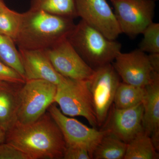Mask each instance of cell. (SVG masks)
I'll use <instances>...</instances> for the list:
<instances>
[{
    "mask_svg": "<svg viewBox=\"0 0 159 159\" xmlns=\"http://www.w3.org/2000/svg\"><path fill=\"white\" fill-rule=\"evenodd\" d=\"M139 49L143 52L159 53V24L152 22L145 29Z\"/></svg>",
    "mask_w": 159,
    "mask_h": 159,
    "instance_id": "7402d4cb",
    "label": "cell"
},
{
    "mask_svg": "<svg viewBox=\"0 0 159 159\" xmlns=\"http://www.w3.org/2000/svg\"><path fill=\"white\" fill-rule=\"evenodd\" d=\"M30 9L73 19L78 17L76 0H31Z\"/></svg>",
    "mask_w": 159,
    "mask_h": 159,
    "instance_id": "2e32d148",
    "label": "cell"
},
{
    "mask_svg": "<svg viewBox=\"0 0 159 159\" xmlns=\"http://www.w3.org/2000/svg\"><path fill=\"white\" fill-rule=\"evenodd\" d=\"M122 33L130 37L142 34L153 22L155 0H111Z\"/></svg>",
    "mask_w": 159,
    "mask_h": 159,
    "instance_id": "52a82bcc",
    "label": "cell"
},
{
    "mask_svg": "<svg viewBox=\"0 0 159 159\" xmlns=\"http://www.w3.org/2000/svg\"><path fill=\"white\" fill-rule=\"evenodd\" d=\"M87 81L98 126L104 125L113 104L120 78L111 64L95 69Z\"/></svg>",
    "mask_w": 159,
    "mask_h": 159,
    "instance_id": "8992f818",
    "label": "cell"
},
{
    "mask_svg": "<svg viewBox=\"0 0 159 159\" xmlns=\"http://www.w3.org/2000/svg\"><path fill=\"white\" fill-rule=\"evenodd\" d=\"M55 70L63 77L88 81L95 70L84 61L68 39L44 50Z\"/></svg>",
    "mask_w": 159,
    "mask_h": 159,
    "instance_id": "9c48e42d",
    "label": "cell"
},
{
    "mask_svg": "<svg viewBox=\"0 0 159 159\" xmlns=\"http://www.w3.org/2000/svg\"><path fill=\"white\" fill-rule=\"evenodd\" d=\"M0 81L24 84L26 81L17 71L0 61Z\"/></svg>",
    "mask_w": 159,
    "mask_h": 159,
    "instance_id": "603a6c76",
    "label": "cell"
},
{
    "mask_svg": "<svg viewBox=\"0 0 159 159\" xmlns=\"http://www.w3.org/2000/svg\"><path fill=\"white\" fill-rule=\"evenodd\" d=\"M6 6L5 0H0V9H3Z\"/></svg>",
    "mask_w": 159,
    "mask_h": 159,
    "instance_id": "f1b7e54d",
    "label": "cell"
},
{
    "mask_svg": "<svg viewBox=\"0 0 159 159\" xmlns=\"http://www.w3.org/2000/svg\"><path fill=\"white\" fill-rule=\"evenodd\" d=\"M0 61L17 71L25 80L19 51L16 48L15 43L10 37L1 34Z\"/></svg>",
    "mask_w": 159,
    "mask_h": 159,
    "instance_id": "ffe728a7",
    "label": "cell"
},
{
    "mask_svg": "<svg viewBox=\"0 0 159 159\" xmlns=\"http://www.w3.org/2000/svg\"><path fill=\"white\" fill-rule=\"evenodd\" d=\"M145 88L142 126L145 133L150 136L159 130V73L152 72L150 82Z\"/></svg>",
    "mask_w": 159,
    "mask_h": 159,
    "instance_id": "5bb4252c",
    "label": "cell"
},
{
    "mask_svg": "<svg viewBox=\"0 0 159 159\" xmlns=\"http://www.w3.org/2000/svg\"><path fill=\"white\" fill-rule=\"evenodd\" d=\"M159 155L144 130L128 142L124 159H157Z\"/></svg>",
    "mask_w": 159,
    "mask_h": 159,
    "instance_id": "e0dca14e",
    "label": "cell"
},
{
    "mask_svg": "<svg viewBox=\"0 0 159 159\" xmlns=\"http://www.w3.org/2000/svg\"><path fill=\"white\" fill-rule=\"evenodd\" d=\"M88 81H79L66 77L57 85L54 103L63 114L69 116H82L97 128V119Z\"/></svg>",
    "mask_w": 159,
    "mask_h": 159,
    "instance_id": "5b68a950",
    "label": "cell"
},
{
    "mask_svg": "<svg viewBox=\"0 0 159 159\" xmlns=\"http://www.w3.org/2000/svg\"><path fill=\"white\" fill-rule=\"evenodd\" d=\"M75 25L73 19L29 9L21 13L14 41L19 49L45 50L67 39Z\"/></svg>",
    "mask_w": 159,
    "mask_h": 159,
    "instance_id": "7a4b0ae2",
    "label": "cell"
},
{
    "mask_svg": "<svg viewBox=\"0 0 159 159\" xmlns=\"http://www.w3.org/2000/svg\"><path fill=\"white\" fill-rule=\"evenodd\" d=\"M0 159H30L25 153L11 144H0Z\"/></svg>",
    "mask_w": 159,
    "mask_h": 159,
    "instance_id": "cb8c5ba5",
    "label": "cell"
},
{
    "mask_svg": "<svg viewBox=\"0 0 159 159\" xmlns=\"http://www.w3.org/2000/svg\"><path fill=\"white\" fill-rule=\"evenodd\" d=\"M126 146V143L109 132L94 151L92 159H124Z\"/></svg>",
    "mask_w": 159,
    "mask_h": 159,
    "instance_id": "ac0fdd59",
    "label": "cell"
},
{
    "mask_svg": "<svg viewBox=\"0 0 159 159\" xmlns=\"http://www.w3.org/2000/svg\"><path fill=\"white\" fill-rule=\"evenodd\" d=\"M112 65L122 82L145 87L150 82L153 70L148 55L140 49L118 53Z\"/></svg>",
    "mask_w": 159,
    "mask_h": 159,
    "instance_id": "8fae6325",
    "label": "cell"
},
{
    "mask_svg": "<svg viewBox=\"0 0 159 159\" xmlns=\"http://www.w3.org/2000/svg\"><path fill=\"white\" fill-rule=\"evenodd\" d=\"M21 16V13L11 10L7 6L0 9V34L14 41L19 28Z\"/></svg>",
    "mask_w": 159,
    "mask_h": 159,
    "instance_id": "44dd1931",
    "label": "cell"
},
{
    "mask_svg": "<svg viewBox=\"0 0 159 159\" xmlns=\"http://www.w3.org/2000/svg\"><path fill=\"white\" fill-rule=\"evenodd\" d=\"M22 84L0 81V127L6 132L16 121L19 91Z\"/></svg>",
    "mask_w": 159,
    "mask_h": 159,
    "instance_id": "9a60e30c",
    "label": "cell"
},
{
    "mask_svg": "<svg viewBox=\"0 0 159 159\" xmlns=\"http://www.w3.org/2000/svg\"><path fill=\"white\" fill-rule=\"evenodd\" d=\"M6 131L0 127V144L6 141Z\"/></svg>",
    "mask_w": 159,
    "mask_h": 159,
    "instance_id": "83f0119b",
    "label": "cell"
},
{
    "mask_svg": "<svg viewBox=\"0 0 159 159\" xmlns=\"http://www.w3.org/2000/svg\"><path fill=\"white\" fill-rule=\"evenodd\" d=\"M47 111L60 129L66 146L84 148L91 157L101 139L109 132L107 129L98 130L97 128L89 127L77 119L69 118L54 103L50 105Z\"/></svg>",
    "mask_w": 159,
    "mask_h": 159,
    "instance_id": "ba28073f",
    "label": "cell"
},
{
    "mask_svg": "<svg viewBox=\"0 0 159 159\" xmlns=\"http://www.w3.org/2000/svg\"><path fill=\"white\" fill-rule=\"evenodd\" d=\"M67 39L94 70L111 64L122 48L120 43L108 39L82 20L75 25Z\"/></svg>",
    "mask_w": 159,
    "mask_h": 159,
    "instance_id": "3957f363",
    "label": "cell"
},
{
    "mask_svg": "<svg viewBox=\"0 0 159 159\" xmlns=\"http://www.w3.org/2000/svg\"><path fill=\"white\" fill-rule=\"evenodd\" d=\"M142 102L133 107L118 109L112 105L104 123V129L127 144L143 130Z\"/></svg>",
    "mask_w": 159,
    "mask_h": 159,
    "instance_id": "7c38bea8",
    "label": "cell"
},
{
    "mask_svg": "<svg viewBox=\"0 0 159 159\" xmlns=\"http://www.w3.org/2000/svg\"><path fill=\"white\" fill-rule=\"evenodd\" d=\"M63 159H91L92 157L88 151L84 148L66 146Z\"/></svg>",
    "mask_w": 159,
    "mask_h": 159,
    "instance_id": "d4e9b609",
    "label": "cell"
},
{
    "mask_svg": "<svg viewBox=\"0 0 159 159\" xmlns=\"http://www.w3.org/2000/svg\"><path fill=\"white\" fill-rule=\"evenodd\" d=\"M148 56L152 70L159 73V53H151Z\"/></svg>",
    "mask_w": 159,
    "mask_h": 159,
    "instance_id": "484cf974",
    "label": "cell"
},
{
    "mask_svg": "<svg viewBox=\"0 0 159 159\" xmlns=\"http://www.w3.org/2000/svg\"><path fill=\"white\" fill-rule=\"evenodd\" d=\"M57 85L43 80H26L19 91L16 121L22 124L34 122L54 103Z\"/></svg>",
    "mask_w": 159,
    "mask_h": 159,
    "instance_id": "277c9868",
    "label": "cell"
},
{
    "mask_svg": "<svg viewBox=\"0 0 159 159\" xmlns=\"http://www.w3.org/2000/svg\"><path fill=\"white\" fill-rule=\"evenodd\" d=\"M25 79L43 80L57 85L66 77L55 70L44 50L19 49Z\"/></svg>",
    "mask_w": 159,
    "mask_h": 159,
    "instance_id": "4fadbf2b",
    "label": "cell"
},
{
    "mask_svg": "<svg viewBox=\"0 0 159 159\" xmlns=\"http://www.w3.org/2000/svg\"><path fill=\"white\" fill-rule=\"evenodd\" d=\"M5 142L30 159H63L66 147L60 129L48 111L29 124L16 121L6 132Z\"/></svg>",
    "mask_w": 159,
    "mask_h": 159,
    "instance_id": "6da1fadb",
    "label": "cell"
},
{
    "mask_svg": "<svg viewBox=\"0 0 159 159\" xmlns=\"http://www.w3.org/2000/svg\"><path fill=\"white\" fill-rule=\"evenodd\" d=\"M152 145L157 151L159 150V130L154 132L150 136Z\"/></svg>",
    "mask_w": 159,
    "mask_h": 159,
    "instance_id": "4316f807",
    "label": "cell"
},
{
    "mask_svg": "<svg viewBox=\"0 0 159 159\" xmlns=\"http://www.w3.org/2000/svg\"><path fill=\"white\" fill-rule=\"evenodd\" d=\"M145 87L120 82L116 94L113 105L118 109H126L142 103L145 95Z\"/></svg>",
    "mask_w": 159,
    "mask_h": 159,
    "instance_id": "d6986e66",
    "label": "cell"
},
{
    "mask_svg": "<svg viewBox=\"0 0 159 159\" xmlns=\"http://www.w3.org/2000/svg\"><path fill=\"white\" fill-rule=\"evenodd\" d=\"M76 5L78 17L108 39L116 40L122 33L106 0H76Z\"/></svg>",
    "mask_w": 159,
    "mask_h": 159,
    "instance_id": "30bf717a",
    "label": "cell"
}]
</instances>
